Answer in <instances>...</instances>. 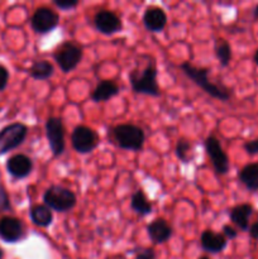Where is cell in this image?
I'll return each mask as SVG.
<instances>
[{
	"label": "cell",
	"instance_id": "1",
	"mask_svg": "<svg viewBox=\"0 0 258 259\" xmlns=\"http://www.w3.org/2000/svg\"><path fill=\"white\" fill-rule=\"evenodd\" d=\"M132 89L134 93L144 94L149 96H159V86L157 83V68L153 58L147 56V63L143 68H134L129 73Z\"/></svg>",
	"mask_w": 258,
	"mask_h": 259
},
{
	"label": "cell",
	"instance_id": "2",
	"mask_svg": "<svg viewBox=\"0 0 258 259\" xmlns=\"http://www.w3.org/2000/svg\"><path fill=\"white\" fill-rule=\"evenodd\" d=\"M181 70L184 71L185 75L189 78H191L197 86L202 89L206 94H209L211 98L219 99L222 101H228L230 99V93L229 89L224 88L222 85H217V83H212L209 80V70L207 68H199L192 66L190 62H184L181 66Z\"/></svg>",
	"mask_w": 258,
	"mask_h": 259
},
{
	"label": "cell",
	"instance_id": "3",
	"mask_svg": "<svg viewBox=\"0 0 258 259\" xmlns=\"http://www.w3.org/2000/svg\"><path fill=\"white\" fill-rule=\"evenodd\" d=\"M116 144L126 151H141L143 148L146 136L143 129L133 124H120L113 129Z\"/></svg>",
	"mask_w": 258,
	"mask_h": 259
},
{
	"label": "cell",
	"instance_id": "4",
	"mask_svg": "<svg viewBox=\"0 0 258 259\" xmlns=\"http://www.w3.org/2000/svg\"><path fill=\"white\" fill-rule=\"evenodd\" d=\"M43 202L46 206L51 210H55L58 212L70 211L71 209L76 206V195L71 190L65 189L62 186H51L43 195Z\"/></svg>",
	"mask_w": 258,
	"mask_h": 259
},
{
	"label": "cell",
	"instance_id": "5",
	"mask_svg": "<svg viewBox=\"0 0 258 259\" xmlns=\"http://www.w3.org/2000/svg\"><path fill=\"white\" fill-rule=\"evenodd\" d=\"M82 58V48L73 42H65L57 48L55 60L63 72L75 70Z\"/></svg>",
	"mask_w": 258,
	"mask_h": 259
},
{
	"label": "cell",
	"instance_id": "6",
	"mask_svg": "<svg viewBox=\"0 0 258 259\" xmlns=\"http://www.w3.org/2000/svg\"><path fill=\"white\" fill-rule=\"evenodd\" d=\"M28 128L22 123H13L0 131V154L18 148L27 138Z\"/></svg>",
	"mask_w": 258,
	"mask_h": 259
},
{
	"label": "cell",
	"instance_id": "7",
	"mask_svg": "<svg viewBox=\"0 0 258 259\" xmlns=\"http://www.w3.org/2000/svg\"><path fill=\"white\" fill-rule=\"evenodd\" d=\"M71 143L73 149L81 154L93 152L99 144V136L94 129L85 125H78L73 129L71 136Z\"/></svg>",
	"mask_w": 258,
	"mask_h": 259
},
{
	"label": "cell",
	"instance_id": "8",
	"mask_svg": "<svg viewBox=\"0 0 258 259\" xmlns=\"http://www.w3.org/2000/svg\"><path fill=\"white\" fill-rule=\"evenodd\" d=\"M46 136L53 156H61L65 151V128L60 118L52 116L46 121Z\"/></svg>",
	"mask_w": 258,
	"mask_h": 259
},
{
	"label": "cell",
	"instance_id": "9",
	"mask_svg": "<svg viewBox=\"0 0 258 259\" xmlns=\"http://www.w3.org/2000/svg\"><path fill=\"white\" fill-rule=\"evenodd\" d=\"M58 23H60V15L55 10L47 7L38 8L30 19V25H32L33 30L39 34H45V33L53 30L57 27Z\"/></svg>",
	"mask_w": 258,
	"mask_h": 259
},
{
	"label": "cell",
	"instance_id": "10",
	"mask_svg": "<svg viewBox=\"0 0 258 259\" xmlns=\"http://www.w3.org/2000/svg\"><path fill=\"white\" fill-rule=\"evenodd\" d=\"M205 149H206L207 156L211 159V163L217 174H227L229 171V159H228L225 152L223 151L219 139L214 136L207 137L206 141H205Z\"/></svg>",
	"mask_w": 258,
	"mask_h": 259
},
{
	"label": "cell",
	"instance_id": "11",
	"mask_svg": "<svg viewBox=\"0 0 258 259\" xmlns=\"http://www.w3.org/2000/svg\"><path fill=\"white\" fill-rule=\"evenodd\" d=\"M24 237V227L18 218L3 217L0 219V238L7 243H17Z\"/></svg>",
	"mask_w": 258,
	"mask_h": 259
},
{
	"label": "cell",
	"instance_id": "12",
	"mask_svg": "<svg viewBox=\"0 0 258 259\" xmlns=\"http://www.w3.org/2000/svg\"><path fill=\"white\" fill-rule=\"evenodd\" d=\"M94 23L99 32L104 34H114L120 32L121 20L118 15L111 10H100L94 17Z\"/></svg>",
	"mask_w": 258,
	"mask_h": 259
},
{
	"label": "cell",
	"instance_id": "13",
	"mask_svg": "<svg viewBox=\"0 0 258 259\" xmlns=\"http://www.w3.org/2000/svg\"><path fill=\"white\" fill-rule=\"evenodd\" d=\"M7 169L15 179H24L32 172L33 162L25 154H15L8 159Z\"/></svg>",
	"mask_w": 258,
	"mask_h": 259
},
{
	"label": "cell",
	"instance_id": "14",
	"mask_svg": "<svg viewBox=\"0 0 258 259\" xmlns=\"http://www.w3.org/2000/svg\"><path fill=\"white\" fill-rule=\"evenodd\" d=\"M143 23L149 32H161L166 27L167 15L162 8L149 7L143 15Z\"/></svg>",
	"mask_w": 258,
	"mask_h": 259
},
{
	"label": "cell",
	"instance_id": "15",
	"mask_svg": "<svg viewBox=\"0 0 258 259\" xmlns=\"http://www.w3.org/2000/svg\"><path fill=\"white\" fill-rule=\"evenodd\" d=\"M147 233H148L149 238L154 244H162L171 238L172 228L166 220L158 218V219H154L147 227Z\"/></svg>",
	"mask_w": 258,
	"mask_h": 259
},
{
	"label": "cell",
	"instance_id": "16",
	"mask_svg": "<svg viewBox=\"0 0 258 259\" xmlns=\"http://www.w3.org/2000/svg\"><path fill=\"white\" fill-rule=\"evenodd\" d=\"M202 249L209 253H220L227 247V238L223 234L212 232V230H205L200 238Z\"/></svg>",
	"mask_w": 258,
	"mask_h": 259
},
{
	"label": "cell",
	"instance_id": "17",
	"mask_svg": "<svg viewBox=\"0 0 258 259\" xmlns=\"http://www.w3.org/2000/svg\"><path fill=\"white\" fill-rule=\"evenodd\" d=\"M119 94V86L116 85L114 81L111 80H103L100 83H98V86L95 88V90L93 91V95L91 99L96 103H103V101H108L109 99L114 98Z\"/></svg>",
	"mask_w": 258,
	"mask_h": 259
},
{
	"label": "cell",
	"instance_id": "18",
	"mask_svg": "<svg viewBox=\"0 0 258 259\" xmlns=\"http://www.w3.org/2000/svg\"><path fill=\"white\" fill-rule=\"evenodd\" d=\"M253 212V207L248 204L238 205L230 210V220L240 228L242 230H247L249 225V218Z\"/></svg>",
	"mask_w": 258,
	"mask_h": 259
},
{
	"label": "cell",
	"instance_id": "19",
	"mask_svg": "<svg viewBox=\"0 0 258 259\" xmlns=\"http://www.w3.org/2000/svg\"><path fill=\"white\" fill-rule=\"evenodd\" d=\"M30 219L38 227H50L53 222L52 210L46 205H35L30 209Z\"/></svg>",
	"mask_w": 258,
	"mask_h": 259
},
{
	"label": "cell",
	"instance_id": "20",
	"mask_svg": "<svg viewBox=\"0 0 258 259\" xmlns=\"http://www.w3.org/2000/svg\"><path fill=\"white\" fill-rule=\"evenodd\" d=\"M242 184L249 190H258V163H250L243 167L239 174Z\"/></svg>",
	"mask_w": 258,
	"mask_h": 259
},
{
	"label": "cell",
	"instance_id": "21",
	"mask_svg": "<svg viewBox=\"0 0 258 259\" xmlns=\"http://www.w3.org/2000/svg\"><path fill=\"white\" fill-rule=\"evenodd\" d=\"M131 206L141 217H147L152 212V204L148 201V199H147V196L142 190L134 192L133 196H132Z\"/></svg>",
	"mask_w": 258,
	"mask_h": 259
},
{
	"label": "cell",
	"instance_id": "22",
	"mask_svg": "<svg viewBox=\"0 0 258 259\" xmlns=\"http://www.w3.org/2000/svg\"><path fill=\"white\" fill-rule=\"evenodd\" d=\"M53 66L52 63L46 60L35 61L29 68L30 77L35 80H48L53 75Z\"/></svg>",
	"mask_w": 258,
	"mask_h": 259
},
{
	"label": "cell",
	"instance_id": "23",
	"mask_svg": "<svg viewBox=\"0 0 258 259\" xmlns=\"http://www.w3.org/2000/svg\"><path fill=\"white\" fill-rule=\"evenodd\" d=\"M215 55H217L218 61L220 62L222 66H228L232 58V48L230 45L223 38H219L215 43Z\"/></svg>",
	"mask_w": 258,
	"mask_h": 259
},
{
	"label": "cell",
	"instance_id": "24",
	"mask_svg": "<svg viewBox=\"0 0 258 259\" xmlns=\"http://www.w3.org/2000/svg\"><path fill=\"white\" fill-rule=\"evenodd\" d=\"M190 149H191V144H190L189 141H186V139H180V141L177 142L176 154H177V157L181 159V161H184V162L189 161V157H187V154H189Z\"/></svg>",
	"mask_w": 258,
	"mask_h": 259
},
{
	"label": "cell",
	"instance_id": "25",
	"mask_svg": "<svg viewBox=\"0 0 258 259\" xmlns=\"http://www.w3.org/2000/svg\"><path fill=\"white\" fill-rule=\"evenodd\" d=\"M12 210V205H10L9 196L5 190V187L0 184V212L10 211Z\"/></svg>",
	"mask_w": 258,
	"mask_h": 259
},
{
	"label": "cell",
	"instance_id": "26",
	"mask_svg": "<svg viewBox=\"0 0 258 259\" xmlns=\"http://www.w3.org/2000/svg\"><path fill=\"white\" fill-rule=\"evenodd\" d=\"M136 259H156V253L151 248H139L137 249Z\"/></svg>",
	"mask_w": 258,
	"mask_h": 259
},
{
	"label": "cell",
	"instance_id": "27",
	"mask_svg": "<svg viewBox=\"0 0 258 259\" xmlns=\"http://www.w3.org/2000/svg\"><path fill=\"white\" fill-rule=\"evenodd\" d=\"M55 5L62 10L73 9L78 5L77 0H55Z\"/></svg>",
	"mask_w": 258,
	"mask_h": 259
},
{
	"label": "cell",
	"instance_id": "28",
	"mask_svg": "<svg viewBox=\"0 0 258 259\" xmlns=\"http://www.w3.org/2000/svg\"><path fill=\"white\" fill-rule=\"evenodd\" d=\"M8 80H9V72L4 66L0 65V91L4 90L8 85Z\"/></svg>",
	"mask_w": 258,
	"mask_h": 259
},
{
	"label": "cell",
	"instance_id": "29",
	"mask_svg": "<svg viewBox=\"0 0 258 259\" xmlns=\"http://www.w3.org/2000/svg\"><path fill=\"white\" fill-rule=\"evenodd\" d=\"M244 149L249 154H258V139L244 144Z\"/></svg>",
	"mask_w": 258,
	"mask_h": 259
},
{
	"label": "cell",
	"instance_id": "30",
	"mask_svg": "<svg viewBox=\"0 0 258 259\" xmlns=\"http://www.w3.org/2000/svg\"><path fill=\"white\" fill-rule=\"evenodd\" d=\"M223 233H224V237L229 238V239H234L237 237V232L230 225H224L223 227Z\"/></svg>",
	"mask_w": 258,
	"mask_h": 259
},
{
	"label": "cell",
	"instance_id": "31",
	"mask_svg": "<svg viewBox=\"0 0 258 259\" xmlns=\"http://www.w3.org/2000/svg\"><path fill=\"white\" fill-rule=\"evenodd\" d=\"M249 233H250V237H252L253 239H258V222L254 223V224L250 227Z\"/></svg>",
	"mask_w": 258,
	"mask_h": 259
},
{
	"label": "cell",
	"instance_id": "32",
	"mask_svg": "<svg viewBox=\"0 0 258 259\" xmlns=\"http://www.w3.org/2000/svg\"><path fill=\"white\" fill-rule=\"evenodd\" d=\"M253 14H254V18H257V19H258V5H257V7H255L254 13H253Z\"/></svg>",
	"mask_w": 258,
	"mask_h": 259
},
{
	"label": "cell",
	"instance_id": "33",
	"mask_svg": "<svg viewBox=\"0 0 258 259\" xmlns=\"http://www.w3.org/2000/svg\"><path fill=\"white\" fill-rule=\"evenodd\" d=\"M254 62L258 65V50H257V52H255V55H254Z\"/></svg>",
	"mask_w": 258,
	"mask_h": 259
},
{
	"label": "cell",
	"instance_id": "34",
	"mask_svg": "<svg viewBox=\"0 0 258 259\" xmlns=\"http://www.w3.org/2000/svg\"><path fill=\"white\" fill-rule=\"evenodd\" d=\"M3 257H4V252H3V249L0 248V259H3Z\"/></svg>",
	"mask_w": 258,
	"mask_h": 259
},
{
	"label": "cell",
	"instance_id": "35",
	"mask_svg": "<svg viewBox=\"0 0 258 259\" xmlns=\"http://www.w3.org/2000/svg\"><path fill=\"white\" fill-rule=\"evenodd\" d=\"M199 259H210L209 257H201V258H199Z\"/></svg>",
	"mask_w": 258,
	"mask_h": 259
}]
</instances>
